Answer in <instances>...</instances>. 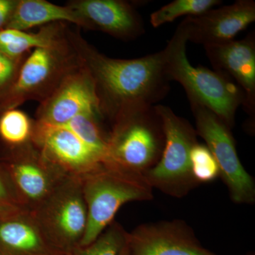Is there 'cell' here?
Wrapping results in <instances>:
<instances>
[{
  "instance_id": "obj_21",
  "label": "cell",
  "mask_w": 255,
  "mask_h": 255,
  "mask_svg": "<svg viewBox=\"0 0 255 255\" xmlns=\"http://www.w3.org/2000/svg\"><path fill=\"white\" fill-rule=\"evenodd\" d=\"M219 0H175L150 14V23L158 28L183 16H197L221 4Z\"/></svg>"
},
{
  "instance_id": "obj_11",
  "label": "cell",
  "mask_w": 255,
  "mask_h": 255,
  "mask_svg": "<svg viewBox=\"0 0 255 255\" xmlns=\"http://www.w3.org/2000/svg\"><path fill=\"white\" fill-rule=\"evenodd\" d=\"M127 246L130 255H217L182 220L140 225L128 233Z\"/></svg>"
},
{
  "instance_id": "obj_4",
  "label": "cell",
  "mask_w": 255,
  "mask_h": 255,
  "mask_svg": "<svg viewBox=\"0 0 255 255\" xmlns=\"http://www.w3.org/2000/svg\"><path fill=\"white\" fill-rule=\"evenodd\" d=\"M155 106H137L115 117L111 122L104 162L142 174L158 162L164 133Z\"/></svg>"
},
{
  "instance_id": "obj_28",
  "label": "cell",
  "mask_w": 255,
  "mask_h": 255,
  "mask_svg": "<svg viewBox=\"0 0 255 255\" xmlns=\"http://www.w3.org/2000/svg\"><path fill=\"white\" fill-rule=\"evenodd\" d=\"M255 255L254 254H248V255Z\"/></svg>"
},
{
  "instance_id": "obj_9",
  "label": "cell",
  "mask_w": 255,
  "mask_h": 255,
  "mask_svg": "<svg viewBox=\"0 0 255 255\" xmlns=\"http://www.w3.org/2000/svg\"><path fill=\"white\" fill-rule=\"evenodd\" d=\"M0 165L28 211L36 209L69 176L50 162L32 141L2 149Z\"/></svg>"
},
{
  "instance_id": "obj_5",
  "label": "cell",
  "mask_w": 255,
  "mask_h": 255,
  "mask_svg": "<svg viewBox=\"0 0 255 255\" xmlns=\"http://www.w3.org/2000/svg\"><path fill=\"white\" fill-rule=\"evenodd\" d=\"M50 46L33 49L23 59L17 77L0 101V114L28 101L43 102L63 79L81 63L69 36Z\"/></svg>"
},
{
  "instance_id": "obj_14",
  "label": "cell",
  "mask_w": 255,
  "mask_h": 255,
  "mask_svg": "<svg viewBox=\"0 0 255 255\" xmlns=\"http://www.w3.org/2000/svg\"><path fill=\"white\" fill-rule=\"evenodd\" d=\"M66 6L81 18L85 28L102 31L124 41L145 31L143 21L133 4L124 0H71Z\"/></svg>"
},
{
  "instance_id": "obj_19",
  "label": "cell",
  "mask_w": 255,
  "mask_h": 255,
  "mask_svg": "<svg viewBox=\"0 0 255 255\" xmlns=\"http://www.w3.org/2000/svg\"><path fill=\"white\" fill-rule=\"evenodd\" d=\"M105 121L101 114H83L63 126L73 132L105 162L109 136V131L104 126Z\"/></svg>"
},
{
  "instance_id": "obj_17",
  "label": "cell",
  "mask_w": 255,
  "mask_h": 255,
  "mask_svg": "<svg viewBox=\"0 0 255 255\" xmlns=\"http://www.w3.org/2000/svg\"><path fill=\"white\" fill-rule=\"evenodd\" d=\"M55 22L72 23L85 28L83 21L68 6H59L45 0H18L6 28L26 31L36 26Z\"/></svg>"
},
{
  "instance_id": "obj_13",
  "label": "cell",
  "mask_w": 255,
  "mask_h": 255,
  "mask_svg": "<svg viewBox=\"0 0 255 255\" xmlns=\"http://www.w3.org/2000/svg\"><path fill=\"white\" fill-rule=\"evenodd\" d=\"M255 21V1L238 0L197 16H187L181 23L185 28L188 41L204 47L233 41Z\"/></svg>"
},
{
  "instance_id": "obj_23",
  "label": "cell",
  "mask_w": 255,
  "mask_h": 255,
  "mask_svg": "<svg viewBox=\"0 0 255 255\" xmlns=\"http://www.w3.org/2000/svg\"><path fill=\"white\" fill-rule=\"evenodd\" d=\"M189 161L191 175L199 185L213 182L220 177L219 164L204 144L198 142L193 146Z\"/></svg>"
},
{
  "instance_id": "obj_26",
  "label": "cell",
  "mask_w": 255,
  "mask_h": 255,
  "mask_svg": "<svg viewBox=\"0 0 255 255\" xmlns=\"http://www.w3.org/2000/svg\"><path fill=\"white\" fill-rule=\"evenodd\" d=\"M18 0H0V31L7 28Z\"/></svg>"
},
{
  "instance_id": "obj_3",
  "label": "cell",
  "mask_w": 255,
  "mask_h": 255,
  "mask_svg": "<svg viewBox=\"0 0 255 255\" xmlns=\"http://www.w3.org/2000/svg\"><path fill=\"white\" fill-rule=\"evenodd\" d=\"M88 222L80 246L95 241L113 222L120 208L132 201L153 199V189L143 174L102 162L80 176Z\"/></svg>"
},
{
  "instance_id": "obj_22",
  "label": "cell",
  "mask_w": 255,
  "mask_h": 255,
  "mask_svg": "<svg viewBox=\"0 0 255 255\" xmlns=\"http://www.w3.org/2000/svg\"><path fill=\"white\" fill-rule=\"evenodd\" d=\"M127 235L123 226L114 221L95 241L78 247L70 255H122Z\"/></svg>"
},
{
  "instance_id": "obj_8",
  "label": "cell",
  "mask_w": 255,
  "mask_h": 255,
  "mask_svg": "<svg viewBox=\"0 0 255 255\" xmlns=\"http://www.w3.org/2000/svg\"><path fill=\"white\" fill-rule=\"evenodd\" d=\"M190 105L196 132L204 139L219 164L220 177L227 186L231 200L238 204H254V178L242 164L231 128L206 107Z\"/></svg>"
},
{
  "instance_id": "obj_1",
  "label": "cell",
  "mask_w": 255,
  "mask_h": 255,
  "mask_svg": "<svg viewBox=\"0 0 255 255\" xmlns=\"http://www.w3.org/2000/svg\"><path fill=\"white\" fill-rule=\"evenodd\" d=\"M69 36L95 84L102 115L111 122L137 106H155L170 88L164 50L134 59L107 56L85 41L80 32Z\"/></svg>"
},
{
  "instance_id": "obj_6",
  "label": "cell",
  "mask_w": 255,
  "mask_h": 255,
  "mask_svg": "<svg viewBox=\"0 0 255 255\" xmlns=\"http://www.w3.org/2000/svg\"><path fill=\"white\" fill-rule=\"evenodd\" d=\"M162 121L164 145L157 164L143 174L152 189L175 198L184 197L197 187L191 175L189 156L197 143L198 134L187 120L168 107L155 105Z\"/></svg>"
},
{
  "instance_id": "obj_24",
  "label": "cell",
  "mask_w": 255,
  "mask_h": 255,
  "mask_svg": "<svg viewBox=\"0 0 255 255\" xmlns=\"http://www.w3.org/2000/svg\"><path fill=\"white\" fill-rule=\"evenodd\" d=\"M25 209L7 174L0 165V218L16 214Z\"/></svg>"
},
{
  "instance_id": "obj_25",
  "label": "cell",
  "mask_w": 255,
  "mask_h": 255,
  "mask_svg": "<svg viewBox=\"0 0 255 255\" xmlns=\"http://www.w3.org/2000/svg\"><path fill=\"white\" fill-rule=\"evenodd\" d=\"M24 58L14 59L0 52V101L16 80Z\"/></svg>"
},
{
  "instance_id": "obj_10",
  "label": "cell",
  "mask_w": 255,
  "mask_h": 255,
  "mask_svg": "<svg viewBox=\"0 0 255 255\" xmlns=\"http://www.w3.org/2000/svg\"><path fill=\"white\" fill-rule=\"evenodd\" d=\"M89 113L102 115L93 80L81 62L49 97L40 102L36 121L63 126L79 115Z\"/></svg>"
},
{
  "instance_id": "obj_18",
  "label": "cell",
  "mask_w": 255,
  "mask_h": 255,
  "mask_svg": "<svg viewBox=\"0 0 255 255\" xmlns=\"http://www.w3.org/2000/svg\"><path fill=\"white\" fill-rule=\"evenodd\" d=\"M68 23L55 22L41 26L38 31L5 28L0 31V52L14 59L24 58L31 50L50 46L65 36Z\"/></svg>"
},
{
  "instance_id": "obj_12",
  "label": "cell",
  "mask_w": 255,
  "mask_h": 255,
  "mask_svg": "<svg viewBox=\"0 0 255 255\" xmlns=\"http://www.w3.org/2000/svg\"><path fill=\"white\" fill-rule=\"evenodd\" d=\"M31 141L50 162L69 175L80 177L104 162L100 156L63 126L34 120Z\"/></svg>"
},
{
  "instance_id": "obj_27",
  "label": "cell",
  "mask_w": 255,
  "mask_h": 255,
  "mask_svg": "<svg viewBox=\"0 0 255 255\" xmlns=\"http://www.w3.org/2000/svg\"><path fill=\"white\" fill-rule=\"evenodd\" d=\"M122 255H130V254H129V251L128 248L127 243V246L124 248L123 253H122Z\"/></svg>"
},
{
  "instance_id": "obj_2",
  "label": "cell",
  "mask_w": 255,
  "mask_h": 255,
  "mask_svg": "<svg viewBox=\"0 0 255 255\" xmlns=\"http://www.w3.org/2000/svg\"><path fill=\"white\" fill-rule=\"evenodd\" d=\"M187 42L180 23L163 49L169 79L182 85L190 104L206 107L232 128L238 109L244 104L243 92L226 74L191 65L186 52Z\"/></svg>"
},
{
  "instance_id": "obj_20",
  "label": "cell",
  "mask_w": 255,
  "mask_h": 255,
  "mask_svg": "<svg viewBox=\"0 0 255 255\" xmlns=\"http://www.w3.org/2000/svg\"><path fill=\"white\" fill-rule=\"evenodd\" d=\"M34 120L16 109L0 114V141L3 149L14 148L31 141Z\"/></svg>"
},
{
  "instance_id": "obj_7",
  "label": "cell",
  "mask_w": 255,
  "mask_h": 255,
  "mask_svg": "<svg viewBox=\"0 0 255 255\" xmlns=\"http://www.w3.org/2000/svg\"><path fill=\"white\" fill-rule=\"evenodd\" d=\"M30 212L53 246L70 255L81 245L88 222L80 177L68 176Z\"/></svg>"
},
{
  "instance_id": "obj_15",
  "label": "cell",
  "mask_w": 255,
  "mask_h": 255,
  "mask_svg": "<svg viewBox=\"0 0 255 255\" xmlns=\"http://www.w3.org/2000/svg\"><path fill=\"white\" fill-rule=\"evenodd\" d=\"M206 56L216 71L226 74L244 95L243 107L252 120L255 117V35L241 40L204 46Z\"/></svg>"
},
{
  "instance_id": "obj_16",
  "label": "cell",
  "mask_w": 255,
  "mask_h": 255,
  "mask_svg": "<svg viewBox=\"0 0 255 255\" xmlns=\"http://www.w3.org/2000/svg\"><path fill=\"white\" fill-rule=\"evenodd\" d=\"M0 255H64L28 211L0 218Z\"/></svg>"
}]
</instances>
